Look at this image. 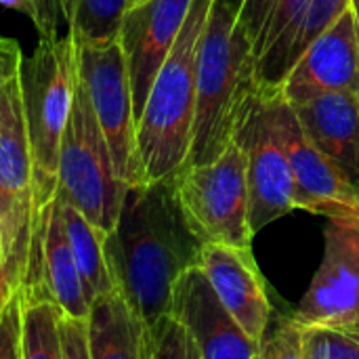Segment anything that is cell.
Returning a JSON list of instances; mask_svg holds the SVG:
<instances>
[{"instance_id": "cell-1", "label": "cell", "mask_w": 359, "mask_h": 359, "mask_svg": "<svg viewBox=\"0 0 359 359\" xmlns=\"http://www.w3.org/2000/svg\"><path fill=\"white\" fill-rule=\"evenodd\" d=\"M202 246L170 177L126 189L116 227L105 236V261L116 290L154 328L170 313L179 278L198 267Z\"/></svg>"}, {"instance_id": "cell-2", "label": "cell", "mask_w": 359, "mask_h": 359, "mask_svg": "<svg viewBox=\"0 0 359 359\" xmlns=\"http://www.w3.org/2000/svg\"><path fill=\"white\" fill-rule=\"evenodd\" d=\"M244 0H212L198 57V103L187 164L217 158L259 97ZM185 164V166H187Z\"/></svg>"}, {"instance_id": "cell-3", "label": "cell", "mask_w": 359, "mask_h": 359, "mask_svg": "<svg viewBox=\"0 0 359 359\" xmlns=\"http://www.w3.org/2000/svg\"><path fill=\"white\" fill-rule=\"evenodd\" d=\"M21 48L0 36V252L15 290L23 288L36 231L34 164L21 107Z\"/></svg>"}, {"instance_id": "cell-4", "label": "cell", "mask_w": 359, "mask_h": 359, "mask_svg": "<svg viewBox=\"0 0 359 359\" xmlns=\"http://www.w3.org/2000/svg\"><path fill=\"white\" fill-rule=\"evenodd\" d=\"M78 82L76 44L69 36L38 38L29 57L21 59V107L34 164L36 223L57 196L59 147L69 120Z\"/></svg>"}, {"instance_id": "cell-5", "label": "cell", "mask_w": 359, "mask_h": 359, "mask_svg": "<svg viewBox=\"0 0 359 359\" xmlns=\"http://www.w3.org/2000/svg\"><path fill=\"white\" fill-rule=\"evenodd\" d=\"M126 189L116 172L90 101L82 84L76 82L69 120L59 147L57 198L82 212L90 225L109 233L116 227Z\"/></svg>"}, {"instance_id": "cell-6", "label": "cell", "mask_w": 359, "mask_h": 359, "mask_svg": "<svg viewBox=\"0 0 359 359\" xmlns=\"http://www.w3.org/2000/svg\"><path fill=\"white\" fill-rule=\"evenodd\" d=\"M246 166V149L233 137L210 162L187 164L175 175L181 210L202 244H252Z\"/></svg>"}, {"instance_id": "cell-7", "label": "cell", "mask_w": 359, "mask_h": 359, "mask_svg": "<svg viewBox=\"0 0 359 359\" xmlns=\"http://www.w3.org/2000/svg\"><path fill=\"white\" fill-rule=\"evenodd\" d=\"M76 67L78 82L99 120L120 181L126 187L141 185L137 116L120 38L103 46H76Z\"/></svg>"}, {"instance_id": "cell-8", "label": "cell", "mask_w": 359, "mask_h": 359, "mask_svg": "<svg viewBox=\"0 0 359 359\" xmlns=\"http://www.w3.org/2000/svg\"><path fill=\"white\" fill-rule=\"evenodd\" d=\"M290 318L303 330L359 334V217L328 219L322 265Z\"/></svg>"}, {"instance_id": "cell-9", "label": "cell", "mask_w": 359, "mask_h": 359, "mask_svg": "<svg viewBox=\"0 0 359 359\" xmlns=\"http://www.w3.org/2000/svg\"><path fill=\"white\" fill-rule=\"evenodd\" d=\"M263 97L267 99L273 133L292 170L294 210H307L326 219L359 217V194L309 141L292 105L278 93Z\"/></svg>"}, {"instance_id": "cell-10", "label": "cell", "mask_w": 359, "mask_h": 359, "mask_svg": "<svg viewBox=\"0 0 359 359\" xmlns=\"http://www.w3.org/2000/svg\"><path fill=\"white\" fill-rule=\"evenodd\" d=\"M236 139L244 145L248 158V221L252 233H257L294 210L292 170L273 133L267 99L263 95L252 103Z\"/></svg>"}, {"instance_id": "cell-11", "label": "cell", "mask_w": 359, "mask_h": 359, "mask_svg": "<svg viewBox=\"0 0 359 359\" xmlns=\"http://www.w3.org/2000/svg\"><path fill=\"white\" fill-rule=\"evenodd\" d=\"M330 93L359 95V29L351 6L299 57L278 88L288 103Z\"/></svg>"}, {"instance_id": "cell-12", "label": "cell", "mask_w": 359, "mask_h": 359, "mask_svg": "<svg viewBox=\"0 0 359 359\" xmlns=\"http://www.w3.org/2000/svg\"><path fill=\"white\" fill-rule=\"evenodd\" d=\"M189 6L191 0H141L130 4L124 15L120 44L128 65L137 124L156 74L181 32Z\"/></svg>"}, {"instance_id": "cell-13", "label": "cell", "mask_w": 359, "mask_h": 359, "mask_svg": "<svg viewBox=\"0 0 359 359\" xmlns=\"http://www.w3.org/2000/svg\"><path fill=\"white\" fill-rule=\"evenodd\" d=\"M168 316L187 330L200 359H259V345L221 305L200 265L175 284Z\"/></svg>"}, {"instance_id": "cell-14", "label": "cell", "mask_w": 359, "mask_h": 359, "mask_svg": "<svg viewBox=\"0 0 359 359\" xmlns=\"http://www.w3.org/2000/svg\"><path fill=\"white\" fill-rule=\"evenodd\" d=\"M198 265L227 313L257 345H261L271 324L273 309L252 248L204 244Z\"/></svg>"}, {"instance_id": "cell-15", "label": "cell", "mask_w": 359, "mask_h": 359, "mask_svg": "<svg viewBox=\"0 0 359 359\" xmlns=\"http://www.w3.org/2000/svg\"><path fill=\"white\" fill-rule=\"evenodd\" d=\"M290 105L309 141L359 194V95L330 93Z\"/></svg>"}, {"instance_id": "cell-16", "label": "cell", "mask_w": 359, "mask_h": 359, "mask_svg": "<svg viewBox=\"0 0 359 359\" xmlns=\"http://www.w3.org/2000/svg\"><path fill=\"white\" fill-rule=\"evenodd\" d=\"M36 229L40 231L38 276L32 294L23 297V301H53L65 318L86 320L90 313V301L72 257L67 233L55 200L40 212Z\"/></svg>"}, {"instance_id": "cell-17", "label": "cell", "mask_w": 359, "mask_h": 359, "mask_svg": "<svg viewBox=\"0 0 359 359\" xmlns=\"http://www.w3.org/2000/svg\"><path fill=\"white\" fill-rule=\"evenodd\" d=\"M309 0H244L242 17L255 55L259 95H276L286 76V50Z\"/></svg>"}, {"instance_id": "cell-18", "label": "cell", "mask_w": 359, "mask_h": 359, "mask_svg": "<svg viewBox=\"0 0 359 359\" xmlns=\"http://www.w3.org/2000/svg\"><path fill=\"white\" fill-rule=\"evenodd\" d=\"M86 332L90 359H151V328L118 290L93 301Z\"/></svg>"}, {"instance_id": "cell-19", "label": "cell", "mask_w": 359, "mask_h": 359, "mask_svg": "<svg viewBox=\"0 0 359 359\" xmlns=\"http://www.w3.org/2000/svg\"><path fill=\"white\" fill-rule=\"evenodd\" d=\"M65 233H67V242L72 248V257L76 261L78 273L84 282V290L86 297L93 305L95 299L109 294L116 290L114 278L109 273L107 261H105V236L101 229H97L95 225H90L82 212H78L74 206H69L67 202L59 200L55 196Z\"/></svg>"}, {"instance_id": "cell-20", "label": "cell", "mask_w": 359, "mask_h": 359, "mask_svg": "<svg viewBox=\"0 0 359 359\" xmlns=\"http://www.w3.org/2000/svg\"><path fill=\"white\" fill-rule=\"evenodd\" d=\"M128 0H67V32L76 46H103L120 38Z\"/></svg>"}, {"instance_id": "cell-21", "label": "cell", "mask_w": 359, "mask_h": 359, "mask_svg": "<svg viewBox=\"0 0 359 359\" xmlns=\"http://www.w3.org/2000/svg\"><path fill=\"white\" fill-rule=\"evenodd\" d=\"M61 320L63 311L53 301H23L21 359H65Z\"/></svg>"}, {"instance_id": "cell-22", "label": "cell", "mask_w": 359, "mask_h": 359, "mask_svg": "<svg viewBox=\"0 0 359 359\" xmlns=\"http://www.w3.org/2000/svg\"><path fill=\"white\" fill-rule=\"evenodd\" d=\"M351 6V0H309L286 50V74L299 57ZM286 78V76H284Z\"/></svg>"}, {"instance_id": "cell-23", "label": "cell", "mask_w": 359, "mask_h": 359, "mask_svg": "<svg viewBox=\"0 0 359 359\" xmlns=\"http://www.w3.org/2000/svg\"><path fill=\"white\" fill-rule=\"evenodd\" d=\"M261 359H307L305 349V330L290 318H280L276 328H267L261 345H259Z\"/></svg>"}, {"instance_id": "cell-24", "label": "cell", "mask_w": 359, "mask_h": 359, "mask_svg": "<svg viewBox=\"0 0 359 359\" xmlns=\"http://www.w3.org/2000/svg\"><path fill=\"white\" fill-rule=\"evenodd\" d=\"M151 359H200L187 330L170 316L151 328Z\"/></svg>"}, {"instance_id": "cell-25", "label": "cell", "mask_w": 359, "mask_h": 359, "mask_svg": "<svg viewBox=\"0 0 359 359\" xmlns=\"http://www.w3.org/2000/svg\"><path fill=\"white\" fill-rule=\"evenodd\" d=\"M307 359H359L358 332L305 330Z\"/></svg>"}, {"instance_id": "cell-26", "label": "cell", "mask_w": 359, "mask_h": 359, "mask_svg": "<svg viewBox=\"0 0 359 359\" xmlns=\"http://www.w3.org/2000/svg\"><path fill=\"white\" fill-rule=\"evenodd\" d=\"M2 6L25 15L40 38L59 36V19L65 17V0H0Z\"/></svg>"}, {"instance_id": "cell-27", "label": "cell", "mask_w": 359, "mask_h": 359, "mask_svg": "<svg viewBox=\"0 0 359 359\" xmlns=\"http://www.w3.org/2000/svg\"><path fill=\"white\" fill-rule=\"evenodd\" d=\"M23 292L17 290L0 313V359H21Z\"/></svg>"}, {"instance_id": "cell-28", "label": "cell", "mask_w": 359, "mask_h": 359, "mask_svg": "<svg viewBox=\"0 0 359 359\" xmlns=\"http://www.w3.org/2000/svg\"><path fill=\"white\" fill-rule=\"evenodd\" d=\"M61 339L65 359H90L88 353V332L86 320L65 318L61 320Z\"/></svg>"}, {"instance_id": "cell-29", "label": "cell", "mask_w": 359, "mask_h": 359, "mask_svg": "<svg viewBox=\"0 0 359 359\" xmlns=\"http://www.w3.org/2000/svg\"><path fill=\"white\" fill-rule=\"evenodd\" d=\"M17 290L11 286V282H8V278H6V273H4V265H2V252H0V313L4 311V307L8 305V301L13 299V294H15Z\"/></svg>"}, {"instance_id": "cell-30", "label": "cell", "mask_w": 359, "mask_h": 359, "mask_svg": "<svg viewBox=\"0 0 359 359\" xmlns=\"http://www.w3.org/2000/svg\"><path fill=\"white\" fill-rule=\"evenodd\" d=\"M351 11H353V15H355V23H358L359 29V0H351Z\"/></svg>"}, {"instance_id": "cell-31", "label": "cell", "mask_w": 359, "mask_h": 359, "mask_svg": "<svg viewBox=\"0 0 359 359\" xmlns=\"http://www.w3.org/2000/svg\"><path fill=\"white\" fill-rule=\"evenodd\" d=\"M137 2H141V0H128V6H130V4H137Z\"/></svg>"}, {"instance_id": "cell-32", "label": "cell", "mask_w": 359, "mask_h": 359, "mask_svg": "<svg viewBox=\"0 0 359 359\" xmlns=\"http://www.w3.org/2000/svg\"><path fill=\"white\" fill-rule=\"evenodd\" d=\"M65 2H67V0H65Z\"/></svg>"}]
</instances>
